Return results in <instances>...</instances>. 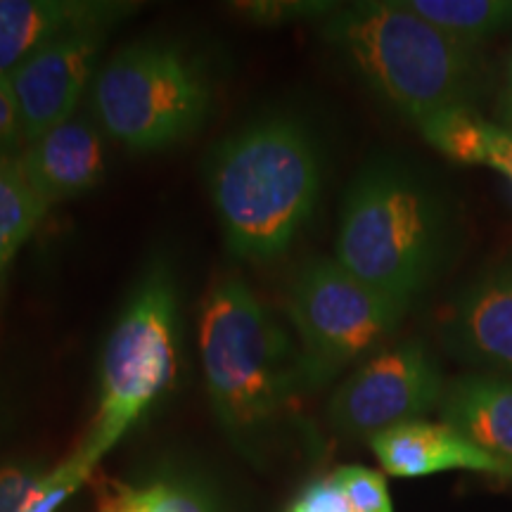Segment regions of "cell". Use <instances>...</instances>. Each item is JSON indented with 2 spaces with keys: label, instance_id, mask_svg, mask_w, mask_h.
<instances>
[{
  "label": "cell",
  "instance_id": "6da1fadb",
  "mask_svg": "<svg viewBox=\"0 0 512 512\" xmlns=\"http://www.w3.org/2000/svg\"><path fill=\"white\" fill-rule=\"evenodd\" d=\"M320 34L413 124L444 107H475L486 88L482 50L444 34L403 0H368L330 10Z\"/></svg>",
  "mask_w": 512,
  "mask_h": 512
},
{
  "label": "cell",
  "instance_id": "7a4b0ae2",
  "mask_svg": "<svg viewBox=\"0 0 512 512\" xmlns=\"http://www.w3.org/2000/svg\"><path fill=\"white\" fill-rule=\"evenodd\" d=\"M453 240L437 188L401 162L366 166L344 197L337 256L373 290L411 304L437 278Z\"/></svg>",
  "mask_w": 512,
  "mask_h": 512
},
{
  "label": "cell",
  "instance_id": "3957f363",
  "mask_svg": "<svg viewBox=\"0 0 512 512\" xmlns=\"http://www.w3.org/2000/svg\"><path fill=\"white\" fill-rule=\"evenodd\" d=\"M209 190L230 252L240 259H275L316 207V143L294 119L256 121L228 138L214 157Z\"/></svg>",
  "mask_w": 512,
  "mask_h": 512
},
{
  "label": "cell",
  "instance_id": "277c9868",
  "mask_svg": "<svg viewBox=\"0 0 512 512\" xmlns=\"http://www.w3.org/2000/svg\"><path fill=\"white\" fill-rule=\"evenodd\" d=\"M200 358L211 406L230 432L266 422L299 380L290 337L238 278L216 280L204 299Z\"/></svg>",
  "mask_w": 512,
  "mask_h": 512
},
{
  "label": "cell",
  "instance_id": "5b68a950",
  "mask_svg": "<svg viewBox=\"0 0 512 512\" xmlns=\"http://www.w3.org/2000/svg\"><path fill=\"white\" fill-rule=\"evenodd\" d=\"M176 328L174 278L164 266H155L140 280L114 323L102 354L98 411L91 430L67 456L86 479L174 382Z\"/></svg>",
  "mask_w": 512,
  "mask_h": 512
},
{
  "label": "cell",
  "instance_id": "8992f818",
  "mask_svg": "<svg viewBox=\"0 0 512 512\" xmlns=\"http://www.w3.org/2000/svg\"><path fill=\"white\" fill-rule=\"evenodd\" d=\"M93 110L100 126L131 150H162L202 124L209 86L176 48L145 43L121 50L100 69Z\"/></svg>",
  "mask_w": 512,
  "mask_h": 512
},
{
  "label": "cell",
  "instance_id": "52a82bcc",
  "mask_svg": "<svg viewBox=\"0 0 512 512\" xmlns=\"http://www.w3.org/2000/svg\"><path fill=\"white\" fill-rule=\"evenodd\" d=\"M408 306L373 290L337 259L309 261L287 297V313L302 342L299 380L309 387L330 382L339 370L387 342Z\"/></svg>",
  "mask_w": 512,
  "mask_h": 512
},
{
  "label": "cell",
  "instance_id": "ba28073f",
  "mask_svg": "<svg viewBox=\"0 0 512 512\" xmlns=\"http://www.w3.org/2000/svg\"><path fill=\"white\" fill-rule=\"evenodd\" d=\"M446 382L437 358L420 339H406L370 356L332 394L328 418L339 434L368 437L439 411Z\"/></svg>",
  "mask_w": 512,
  "mask_h": 512
},
{
  "label": "cell",
  "instance_id": "9c48e42d",
  "mask_svg": "<svg viewBox=\"0 0 512 512\" xmlns=\"http://www.w3.org/2000/svg\"><path fill=\"white\" fill-rule=\"evenodd\" d=\"M102 41L105 29L69 31L38 48L8 74L24 143H34L50 128L72 119L93 74Z\"/></svg>",
  "mask_w": 512,
  "mask_h": 512
},
{
  "label": "cell",
  "instance_id": "30bf717a",
  "mask_svg": "<svg viewBox=\"0 0 512 512\" xmlns=\"http://www.w3.org/2000/svg\"><path fill=\"white\" fill-rule=\"evenodd\" d=\"M444 339L477 373L512 377V261L467 283L444 320Z\"/></svg>",
  "mask_w": 512,
  "mask_h": 512
},
{
  "label": "cell",
  "instance_id": "8fae6325",
  "mask_svg": "<svg viewBox=\"0 0 512 512\" xmlns=\"http://www.w3.org/2000/svg\"><path fill=\"white\" fill-rule=\"evenodd\" d=\"M15 164L24 181L50 207L95 188L105 171V152L98 128L72 117L24 147Z\"/></svg>",
  "mask_w": 512,
  "mask_h": 512
},
{
  "label": "cell",
  "instance_id": "7c38bea8",
  "mask_svg": "<svg viewBox=\"0 0 512 512\" xmlns=\"http://www.w3.org/2000/svg\"><path fill=\"white\" fill-rule=\"evenodd\" d=\"M370 446L384 472L394 477H427L448 470H470L512 479L508 467L446 422H403L392 430L375 434Z\"/></svg>",
  "mask_w": 512,
  "mask_h": 512
},
{
  "label": "cell",
  "instance_id": "4fadbf2b",
  "mask_svg": "<svg viewBox=\"0 0 512 512\" xmlns=\"http://www.w3.org/2000/svg\"><path fill=\"white\" fill-rule=\"evenodd\" d=\"M131 5L86 0H0V76L69 31L107 29Z\"/></svg>",
  "mask_w": 512,
  "mask_h": 512
},
{
  "label": "cell",
  "instance_id": "5bb4252c",
  "mask_svg": "<svg viewBox=\"0 0 512 512\" xmlns=\"http://www.w3.org/2000/svg\"><path fill=\"white\" fill-rule=\"evenodd\" d=\"M441 422L512 472V377L470 373L446 384Z\"/></svg>",
  "mask_w": 512,
  "mask_h": 512
},
{
  "label": "cell",
  "instance_id": "9a60e30c",
  "mask_svg": "<svg viewBox=\"0 0 512 512\" xmlns=\"http://www.w3.org/2000/svg\"><path fill=\"white\" fill-rule=\"evenodd\" d=\"M86 482L67 458L53 470L5 465L0 467V512H57Z\"/></svg>",
  "mask_w": 512,
  "mask_h": 512
},
{
  "label": "cell",
  "instance_id": "2e32d148",
  "mask_svg": "<svg viewBox=\"0 0 512 512\" xmlns=\"http://www.w3.org/2000/svg\"><path fill=\"white\" fill-rule=\"evenodd\" d=\"M444 34L467 46L482 48L486 41L512 27V0H403Z\"/></svg>",
  "mask_w": 512,
  "mask_h": 512
},
{
  "label": "cell",
  "instance_id": "e0dca14e",
  "mask_svg": "<svg viewBox=\"0 0 512 512\" xmlns=\"http://www.w3.org/2000/svg\"><path fill=\"white\" fill-rule=\"evenodd\" d=\"M415 126H418L422 138L451 162L465 166H489L494 124L486 121L477 112V107H444V110L420 117Z\"/></svg>",
  "mask_w": 512,
  "mask_h": 512
},
{
  "label": "cell",
  "instance_id": "ac0fdd59",
  "mask_svg": "<svg viewBox=\"0 0 512 512\" xmlns=\"http://www.w3.org/2000/svg\"><path fill=\"white\" fill-rule=\"evenodd\" d=\"M46 211L48 204L24 181L15 159L0 162V283Z\"/></svg>",
  "mask_w": 512,
  "mask_h": 512
},
{
  "label": "cell",
  "instance_id": "d6986e66",
  "mask_svg": "<svg viewBox=\"0 0 512 512\" xmlns=\"http://www.w3.org/2000/svg\"><path fill=\"white\" fill-rule=\"evenodd\" d=\"M98 512H209L195 491L171 482H102Z\"/></svg>",
  "mask_w": 512,
  "mask_h": 512
},
{
  "label": "cell",
  "instance_id": "ffe728a7",
  "mask_svg": "<svg viewBox=\"0 0 512 512\" xmlns=\"http://www.w3.org/2000/svg\"><path fill=\"white\" fill-rule=\"evenodd\" d=\"M335 477L347 494L351 512H394L387 482L380 472L363 465H344L335 470Z\"/></svg>",
  "mask_w": 512,
  "mask_h": 512
},
{
  "label": "cell",
  "instance_id": "44dd1931",
  "mask_svg": "<svg viewBox=\"0 0 512 512\" xmlns=\"http://www.w3.org/2000/svg\"><path fill=\"white\" fill-rule=\"evenodd\" d=\"M285 512H351L342 484L332 475L313 479L292 498Z\"/></svg>",
  "mask_w": 512,
  "mask_h": 512
},
{
  "label": "cell",
  "instance_id": "7402d4cb",
  "mask_svg": "<svg viewBox=\"0 0 512 512\" xmlns=\"http://www.w3.org/2000/svg\"><path fill=\"white\" fill-rule=\"evenodd\" d=\"M24 143L22 121H19V110L15 95H12L8 76H0V162L15 159V152Z\"/></svg>",
  "mask_w": 512,
  "mask_h": 512
},
{
  "label": "cell",
  "instance_id": "603a6c76",
  "mask_svg": "<svg viewBox=\"0 0 512 512\" xmlns=\"http://www.w3.org/2000/svg\"><path fill=\"white\" fill-rule=\"evenodd\" d=\"M496 126H501L503 131L512 133V46H510L508 57H505L501 81H498Z\"/></svg>",
  "mask_w": 512,
  "mask_h": 512
},
{
  "label": "cell",
  "instance_id": "cb8c5ba5",
  "mask_svg": "<svg viewBox=\"0 0 512 512\" xmlns=\"http://www.w3.org/2000/svg\"><path fill=\"white\" fill-rule=\"evenodd\" d=\"M489 166L491 169L501 171L503 176H508L512 181V133L503 131V128L496 124H494V138H491Z\"/></svg>",
  "mask_w": 512,
  "mask_h": 512
}]
</instances>
